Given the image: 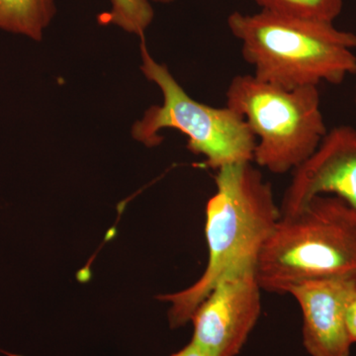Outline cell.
<instances>
[{
    "instance_id": "cell-1",
    "label": "cell",
    "mask_w": 356,
    "mask_h": 356,
    "mask_svg": "<svg viewBox=\"0 0 356 356\" xmlns=\"http://www.w3.org/2000/svg\"><path fill=\"white\" fill-rule=\"evenodd\" d=\"M216 192L206 205L208 262L191 286L161 295L170 304L172 327L184 325L216 284L231 269L257 264V257L281 217L270 182L254 163H232L217 170Z\"/></svg>"
},
{
    "instance_id": "cell-2",
    "label": "cell",
    "mask_w": 356,
    "mask_h": 356,
    "mask_svg": "<svg viewBox=\"0 0 356 356\" xmlns=\"http://www.w3.org/2000/svg\"><path fill=\"white\" fill-rule=\"evenodd\" d=\"M232 34L242 44V56L259 81L296 89L341 84L356 72V34L332 22L261 10L234 13Z\"/></svg>"
},
{
    "instance_id": "cell-3",
    "label": "cell",
    "mask_w": 356,
    "mask_h": 356,
    "mask_svg": "<svg viewBox=\"0 0 356 356\" xmlns=\"http://www.w3.org/2000/svg\"><path fill=\"white\" fill-rule=\"evenodd\" d=\"M257 274L264 291L281 295L309 280L356 281V209L318 195L280 217L257 257Z\"/></svg>"
},
{
    "instance_id": "cell-4",
    "label": "cell",
    "mask_w": 356,
    "mask_h": 356,
    "mask_svg": "<svg viewBox=\"0 0 356 356\" xmlns=\"http://www.w3.org/2000/svg\"><path fill=\"white\" fill-rule=\"evenodd\" d=\"M226 106L245 119L257 138L254 165L274 175L305 163L329 131L318 86L288 90L240 74L227 88Z\"/></svg>"
},
{
    "instance_id": "cell-5",
    "label": "cell",
    "mask_w": 356,
    "mask_h": 356,
    "mask_svg": "<svg viewBox=\"0 0 356 356\" xmlns=\"http://www.w3.org/2000/svg\"><path fill=\"white\" fill-rule=\"evenodd\" d=\"M143 74L159 86L163 104L147 110L142 120L133 126L132 135L147 147L163 142V129H175L188 138L191 153L205 158V165L218 170L232 163H254L257 138L245 119L229 107L209 106L196 102L185 92L165 65L149 55L140 44Z\"/></svg>"
},
{
    "instance_id": "cell-6",
    "label": "cell",
    "mask_w": 356,
    "mask_h": 356,
    "mask_svg": "<svg viewBox=\"0 0 356 356\" xmlns=\"http://www.w3.org/2000/svg\"><path fill=\"white\" fill-rule=\"evenodd\" d=\"M261 291L257 264L225 273L192 315V343L211 356L238 355L261 316Z\"/></svg>"
},
{
    "instance_id": "cell-7",
    "label": "cell",
    "mask_w": 356,
    "mask_h": 356,
    "mask_svg": "<svg viewBox=\"0 0 356 356\" xmlns=\"http://www.w3.org/2000/svg\"><path fill=\"white\" fill-rule=\"evenodd\" d=\"M318 195H334L356 209V129L327 131L315 153L292 172L280 204L281 217L298 212Z\"/></svg>"
},
{
    "instance_id": "cell-8",
    "label": "cell",
    "mask_w": 356,
    "mask_h": 356,
    "mask_svg": "<svg viewBox=\"0 0 356 356\" xmlns=\"http://www.w3.org/2000/svg\"><path fill=\"white\" fill-rule=\"evenodd\" d=\"M356 291L350 280H309L292 287L303 316V343L311 356H350L346 308Z\"/></svg>"
},
{
    "instance_id": "cell-9",
    "label": "cell",
    "mask_w": 356,
    "mask_h": 356,
    "mask_svg": "<svg viewBox=\"0 0 356 356\" xmlns=\"http://www.w3.org/2000/svg\"><path fill=\"white\" fill-rule=\"evenodd\" d=\"M55 14L54 0H0V29L41 41Z\"/></svg>"
},
{
    "instance_id": "cell-10",
    "label": "cell",
    "mask_w": 356,
    "mask_h": 356,
    "mask_svg": "<svg viewBox=\"0 0 356 356\" xmlns=\"http://www.w3.org/2000/svg\"><path fill=\"white\" fill-rule=\"evenodd\" d=\"M261 10L307 19L332 22L339 17L343 0H254Z\"/></svg>"
},
{
    "instance_id": "cell-11",
    "label": "cell",
    "mask_w": 356,
    "mask_h": 356,
    "mask_svg": "<svg viewBox=\"0 0 356 356\" xmlns=\"http://www.w3.org/2000/svg\"><path fill=\"white\" fill-rule=\"evenodd\" d=\"M112 9L99 16L100 24H113L124 31L144 36L154 19L149 0H111Z\"/></svg>"
},
{
    "instance_id": "cell-12",
    "label": "cell",
    "mask_w": 356,
    "mask_h": 356,
    "mask_svg": "<svg viewBox=\"0 0 356 356\" xmlns=\"http://www.w3.org/2000/svg\"><path fill=\"white\" fill-rule=\"evenodd\" d=\"M346 327L351 343H356V291L348 302L346 308Z\"/></svg>"
},
{
    "instance_id": "cell-13",
    "label": "cell",
    "mask_w": 356,
    "mask_h": 356,
    "mask_svg": "<svg viewBox=\"0 0 356 356\" xmlns=\"http://www.w3.org/2000/svg\"><path fill=\"white\" fill-rule=\"evenodd\" d=\"M170 356H211L207 351L201 348L200 346H198L197 344L194 343H191L188 344V346H185V348H182L177 353H173L172 355Z\"/></svg>"
},
{
    "instance_id": "cell-14",
    "label": "cell",
    "mask_w": 356,
    "mask_h": 356,
    "mask_svg": "<svg viewBox=\"0 0 356 356\" xmlns=\"http://www.w3.org/2000/svg\"><path fill=\"white\" fill-rule=\"evenodd\" d=\"M154 2H159V3H170V2L175 1V0H153Z\"/></svg>"
},
{
    "instance_id": "cell-15",
    "label": "cell",
    "mask_w": 356,
    "mask_h": 356,
    "mask_svg": "<svg viewBox=\"0 0 356 356\" xmlns=\"http://www.w3.org/2000/svg\"><path fill=\"white\" fill-rule=\"evenodd\" d=\"M356 76V72H355ZM355 106H356V86H355Z\"/></svg>"
}]
</instances>
